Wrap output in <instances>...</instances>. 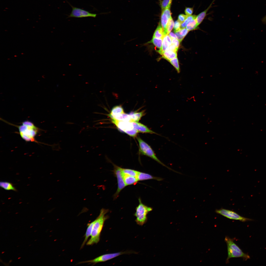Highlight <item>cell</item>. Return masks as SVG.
<instances>
[{"label": "cell", "instance_id": "1", "mask_svg": "<svg viewBox=\"0 0 266 266\" xmlns=\"http://www.w3.org/2000/svg\"><path fill=\"white\" fill-rule=\"evenodd\" d=\"M109 210L104 208L100 210V214L95 219L91 235V237L87 242L88 245H92L97 244L100 241L101 233L105 221L108 218L109 216L105 215L109 212Z\"/></svg>", "mask_w": 266, "mask_h": 266}, {"label": "cell", "instance_id": "2", "mask_svg": "<svg viewBox=\"0 0 266 266\" xmlns=\"http://www.w3.org/2000/svg\"><path fill=\"white\" fill-rule=\"evenodd\" d=\"M18 128L21 137L27 142H37L35 137L39 130V129L32 122L25 120L19 125H15Z\"/></svg>", "mask_w": 266, "mask_h": 266}, {"label": "cell", "instance_id": "3", "mask_svg": "<svg viewBox=\"0 0 266 266\" xmlns=\"http://www.w3.org/2000/svg\"><path fill=\"white\" fill-rule=\"evenodd\" d=\"M234 240L233 239L228 236H226L225 238V241L227 245L228 252L226 263H228L229 259L232 258L241 257L244 260H247L250 259V256L247 254L244 253L234 242Z\"/></svg>", "mask_w": 266, "mask_h": 266}, {"label": "cell", "instance_id": "4", "mask_svg": "<svg viewBox=\"0 0 266 266\" xmlns=\"http://www.w3.org/2000/svg\"><path fill=\"white\" fill-rule=\"evenodd\" d=\"M138 201L139 204L136 208V212L134 215L136 217L135 221L137 224L142 226L147 221V214L152 209L143 204L140 198L138 199Z\"/></svg>", "mask_w": 266, "mask_h": 266}, {"label": "cell", "instance_id": "5", "mask_svg": "<svg viewBox=\"0 0 266 266\" xmlns=\"http://www.w3.org/2000/svg\"><path fill=\"white\" fill-rule=\"evenodd\" d=\"M137 139L139 143V152L141 154L151 158L163 166L166 167L169 169L174 171L166 166L158 158L151 147L147 143L139 137H137Z\"/></svg>", "mask_w": 266, "mask_h": 266}, {"label": "cell", "instance_id": "6", "mask_svg": "<svg viewBox=\"0 0 266 266\" xmlns=\"http://www.w3.org/2000/svg\"><path fill=\"white\" fill-rule=\"evenodd\" d=\"M133 252L126 251L108 253L102 255L91 260L80 262L78 264L88 263L89 264L95 265L100 262H103L113 259L120 255L132 253Z\"/></svg>", "mask_w": 266, "mask_h": 266}, {"label": "cell", "instance_id": "7", "mask_svg": "<svg viewBox=\"0 0 266 266\" xmlns=\"http://www.w3.org/2000/svg\"><path fill=\"white\" fill-rule=\"evenodd\" d=\"M215 212L217 214L231 219L238 220L243 222L252 220L242 216L235 212L223 208L216 209Z\"/></svg>", "mask_w": 266, "mask_h": 266}, {"label": "cell", "instance_id": "8", "mask_svg": "<svg viewBox=\"0 0 266 266\" xmlns=\"http://www.w3.org/2000/svg\"><path fill=\"white\" fill-rule=\"evenodd\" d=\"M115 175L116 178L117 183V188L114 195V199L118 197L120 191L126 186L125 183L122 172V168L115 165L114 170Z\"/></svg>", "mask_w": 266, "mask_h": 266}, {"label": "cell", "instance_id": "9", "mask_svg": "<svg viewBox=\"0 0 266 266\" xmlns=\"http://www.w3.org/2000/svg\"><path fill=\"white\" fill-rule=\"evenodd\" d=\"M68 3L71 7L72 10L71 13L68 16L67 18H83L87 17L95 18L98 15L97 14L92 13L80 8L74 7L69 3Z\"/></svg>", "mask_w": 266, "mask_h": 266}, {"label": "cell", "instance_id": "10", "mask_svg": "<svg viewBox=\"0 0 266 266\" xmlns=\"http://www.w3.org/2000/svg\"><path fill=\"white\" fill-rule=\"evenodd\" d=\"M112 122L120 130L127 134L134 128L131 122L119 121L112 119Z\"/></svg>", "mask_w": 266, "mask_h": 266}, {"label": "cell", "instance_id": "11", "mask_svg": "<svg viewBox=\"0 0 266 266\" xmlns=\"http://www.w3.org/2000/svg\"><path fill=\"white\" fill-rule=\"evenodd\" d=\"M170 8H167L162 10L161 16V25L165 35L167 34V27L168 24L172 17Z\"/></svg>", "mask_w": 266, "mask_h": 266}, {"label": "cell", "instance_id": "12", "mask_svg": "<svg viewBox=\"0 0 266 266\" xmlns=\"http://www.w3.org/2000/svg\"><path fill=\"white\" fill-rule=\"evenodd\" d=\"M131 122L133 128L136 130L138 132L155 134L159 135L143 124L136 122L132 121Z\"/></svg>", "mask_w": 266, "mask_h": 266}, {"label": "cell", "instance_id": "13", "mask_svg": "<svg viewBox=\"0 0 266 266\" xmlns=\"http://www.w3.org/2000/svg\"><path fill=\"white\" fill-rule=\"evenodd\" d=\"M136 177L138 181L150 179L161 181L163 179L161 178L154 177L149 174L139 171H138Z\"/></svg>", "mask_w": 266, "mask_h": 266}, {"label": "cell", "instance_id": "14", "mask_svg": "<svg viewBox=\"0 0 266 266\" xmlns=\"http://www.w3.org/2000/svg\"><path fill=\"white\" fill-rule=\"evenodd\" d=\"M95 220L90 223L88 224L85 233V238L81 247V249L83 248L87 242L89 237L91 235L92 230Z\"/></svg>", "mask_w": 266, "mask_h": 266}, {"label": "cell", "instance_id": "15", "mask_svg": "<svg viewBox=\"0 0 266 266\" xmlns=\"http://www.w3.org/2000/svg\"><path fill=\"white\" fill-rule=\"evenodd\" d=\"M124 113V112L122 107L120 105H117L112 108L108 116L111 119L116 115Z\"/></svg>", "mask_w": 266, "mask_h": 266}, {"label": "cell", "instance_id": "16", "mask_svg": "<svg viewBox=\"0 0 266 266\" xmlns=\"http://www.w3.org/2000/svg\"><path fill=\"white\" fill-rule=\"evenodd\" d=\"M161 55L164 59L169 61L177 57V52L169 50L163 52Z\"/></svg>", "mask_w": 266, "mask_h": 266}, {"label": "cell", "instance_id": "17", "mask_svg": "<svg viewBox=\"0 0 266 266\" xmlns=\"http://www.w3.org/2000/svg\"><path fill=\"white\" fill-rule=\"evenodd\" d=\"M215 0H213L211 4L205 10L201 12L196 16V20L198 25V26L203 21L205 17L207 12L211 7L213 2Z\"/></svg>", "mask_w": 266, "mask_h": 266}, {"label": "cell", "instance_id": "18", "mask_svg": "<svg viewBox=\"0 0 266 266\" xmlns=\"http://www.w3.org/2000/svg\"><path fill=\"white\" fill-rule=\"evenodd\" d=\"M123 176L124 182L126 186L136 184L138 181L136 177L124 175H123Z\"/></svg>", "mask_w": 266, "mask_h": 266}, {"label": "cell", "instance_id": "19", "mask_svg": "<svg viewBox=\"0 0 266 266\" xmlns=\"http://www.w3.org/2000/svg\"><path fill=\"white\" fill-rule=\"evenodd\" d=\"M130 116L132 121L138 122L142 116H144L145 113L144 111L140 112H132L129 114Z\"/></svg>", "mask_w": 266, "mask_h": 266}, {"label": "cell", "instance_id": "20", "mask_svg": "<svg viewBox=\"0 0 266 266\" xmlns=\"http://www.w3.org/2000/svg\"><path fill=\"white\" fill-rule=\"evenodd\" d=\"M111 119L125 121H132L130 115L124 113L116 115Z\"/></svg>", "mask_w": 266, "mask_h": 266}, {"label": "cell", "instance_id": "21", "mask_svg": "<svg viewBox=\"0 0 266 266\" xmlns=\"http://www.w3.org/2000/svg\"><path fill=\"white\" fill-rule=\"evenodd\" d=\"M0 186L2 188L7 190H12L15 191H17L13 184L9 182L1 181L0 182Z\"/></svg>", "mask_w": 266, "mask_h": 266}, {"label": "cell", "instance_id": "22", "mask_svg": "<svg viewBox=\"0 0 266 266\" xmlns=\"http://www.w3.org/2000/svg\"><path fill=\"white\" fill-rule=\"evenodd\" d=\"M165 35L163 28L160 23L155 30L153 36L157 38L163 39Z\"/></svg>", "mask_w": 266, "mask_h": 266}, {"label": "cell", "instance_id": "23", "mask_svg": "<svg viewBox=\"0 0 266 266\" xmlns=\"http://www.w3.org/2000/svg\"><path fill=\"white\" fill-rule=\"evenodd\" d=\"M163 39L156 38L153 36L151 40L146 44L152 43L157 48L161 50L162 49Z\"/></svg>", "mask_w": 266, "mask_h": 266}, {"label": "cell", "instance_id": "24", "mask_svg": "<svg viewBox=\"0 0 266 266\" xmlns=\"http://www.w3.org/2000/svg\"><path fill=\"white\" fill-rule=\"evenodd\" d=\"M122 172L123 175L136 177L138 171L131 169L122 168Z\"/></svg>", "mask_w": 266, "mask_h": 266}, {"label": "cell", "instance_id": "25", "mask_svg": "<svg viewBox=\"0 0 266 266\" xmlns=\"http://www.w3.org/2000/svg\"><path fill=\"white\" fill-rule=\"evenodd\" d=\"M198 26L196 18L187 23L186 26V28L189 31L197 29Z\"/></svg>", "mask_w": 266, "mask_h": 266}, {"label": "cell", "instance_id": "26", "mask_svg": "<svg viewBox=\"0 0 266 266\" xmlns=\"http://www.w3.org/2000/svg\"><path fill=\"white\" fill-rule=\"evenodd\" d=\"M169 46L165 35L163 39L161 50H159L158 51L161 54L163 52L169 50Z\"/></svg>", "mask_w": 266, "mask_h": 266}, {"label": "cell", "instance_id": "27", "mask_svg": "<svg viewBox=\"0 0 266 266\" xmlns=\"http://www.w3.org/2000/svg\"><path fill=\"white\" fill-rule=\"evenodd\" d=\"M172 0H163L161 3L162 10L170 8Z\"/></svg>", "mask_w": 266, "mask_h": 266}, {"label": "cell", "instance_id": "28", "mask_svg": "<svg viewBox=\"0 0 266 266\" xmlns=\"http://www.w3.org/2000/svg\"><path fill=\"white\" fill-rule=\"evenodd\" d=\"M170 63L175 68L178 73L180 72V69L177 57L170 60L169 61Z\"/></svg>", "mask_w": 266, "mask_h": 266}, {"label": "cell", "instance_id": "29", "mask_svg": "<svg viewBox=\"0 0 266 266\" xmlns=\"http://www.w3.org/2000/svg\"><path fill=\"white\" fill-rule=\"evenodd\" d=\"M196 16L195 15H191L188 16L185 20L181 24V28H185L187 23L189 21L196 18Z\"/></svg>", "mask_w": 266, "mask_h": 266}, {"label": "cell", "instance_id": "30", "mask_svg": "<svg viewBox=\"0 0 266 266\" xmlns=\"http://www.w3.org/2000/svg\"><path fill=\"white\" fill-rule=\"evenodd\" d=\"M174 21L171 17L169 20L167 27V34H168L172 29L174 26Z\"/></svg>", "mask_w": 266, "mask_h": 266}, {"label": "cell", "instance_id": "31", "mask_svg": "<svg viewBox=\"0 0 266 266\" xmlns=\"http://www.w3.org/2000/svg\"><path fill=\"white\" fill-rule=\"evenodd\" d=\"M177 31L178 32L179 34L183 38L186 35L189 31L185 28H181L179 30Z\"/></svg>", "mask_w": 266, "mask_h": 266}, {"label": "cell", "instance_id": "32", "mask_svg": "<svg viewBox=\"0 0 266 266\" xmlns=\"http://www.w3.org/2000/svg\"><path fill=\"white\" fill-rule=\"evenodd\" d=\"M181 23L178 20L176 21L174 24V32L179 30L181 28Z\"/></svg>", "mask_w": 266, "mask_h": 266}, {"label": "cell", "instance_id": "33", "mask_svg": "<svg viewBox=\"0 0 266 266\" xmlns=\"http://www.w3.org/2000/svg\"><path fill=\"white\" fill-rule=\"evenodd\" d=\"M187 16L183 14H180L179 15L178 17V20L181 23L183 22L186 19Z\"/></svg>", "mask_w": 266, "mask_h": 266}, {"label": "cell", "instance_id": "34", "mask_svg": "<svg viewBox=\"0 0 266 266\" xmlns=\"http://www.w3.org/2000/svg\"><path fill=\"white\" fill-rule=\"evenodd\" d=\"M193 12V9L192 8L186 7L185 10V13L187 16L192 15Z\"/></svg>", "mask_w": 266, "mask_h": 266}, {"label": "cell", "instance_id": "35", "mask_svg": "<svg viewBox=\"0 0 266 266\" xmlns=\"http://www.w3.org/2000/svg\"><path fill=\"white\" fill-rule=\"evenodd\" d=\"M171 39L172 44L174 45L178 49L180 42L177 39L172 38Z\"/></svg>", "mask_w": 266, "mask_h": 266}, {"label": "cell", "instance_id": "36", "mask_svg": "<svg viewBox=\"0 0 266 266\" xmlns=\"http://www.w3.org/2000/svg\"><path fill=\"white\" fill-rule=\"evenodd\" d=\"M178 50V49L176 48V47L172 44L169 46V50H171L177 52Z\"/></svg>", "mask_w": 266, "mask_h": 266}, {"label": "cell", "instance_id": "37", "mask_svg": "<svg viewBox=\"0 0 266 266\" xmlns=\"http://www.w3.org/2000/svg\"><path fill=\"white\" fill-rule=\"evenodd\" d=\"M165 36L168 45L169 46H170L172 44L171 39L168 34H166L165 35Z\"/></svg>", "mask_w": 266, "mask_h": 266}, {"label": "cell", "instance_id": "38", "mask_svg": "<svg viewBox=\"0 0 266 266\" xmlns=\"http://www.w3.org/2000/svg\"><path fill=\"white\" fill-rule=\"evenodd\" d=\"M168 34L171 39L172 38L177 39L176 35L172 32H170Z\"/></svg>", "mask_w": 266, "mask_h": 266}, {"label": "cell", "instance_id": "39", "mask_svg": "<svg viewBox=\"0 0 266 266\" xmlns=\"http://www.w3.org/2000/svg\"><path fill=\"white\" fill-rule=\"evenodd\" d=\"M262 21L264 23H266V15L262 19Z\"/></svg>", "mask_w": 266, "mask_h": 266}, {"label": "cell", "instance_id": "40", "mask_svg": "<svg viewBox=\"0 0 266 266\" xmlns=\"http://www.w3.org/2000/svg\"><path fill=\"white\" fill-rule=\"evenodd\" d=\"M12 261V260H10L9 261V263H10Z\"/></svg>", "mask_w": 266, "mask_h": 266}, {"label": "cell", "instance_id": "41", "mask_svg": "<svg viewBox=\"0 0 266 266\" xmlns=\"http://www.w3.org/2000/svg\"><path fill=\"white\" fill-rule=\"evenodd\" d=\"M4 252H5L4 251H2V252H1V253L3 254V253H4Z\"/></svg>", "mask_w": 266, "mask_h": 266}, {"label": "cell", "instance_id": "42", "mask_svg": "<svg viewBox=\"0 0 266 266\" xmlns=\"http://www.w3.org/2000/svg\"><path fill=\"white\" fill-rule=\"evenodd\" d=\"M21 258L20 257H19L18 258V259H19Z\"/></svg>", "mask_w": 266, "mask_h": 266}, {"label": "cell", "instance_id": "43", "mask_svg": "<svg viewBox=\"0 0 266 266\" xmlns=\"http://www.w3.org/2000/svg\"><path fill=\"white\" fill-rule=\"evenodd\" d=\"M33 227V226H31V227H30V228H32V227Z\"/></svg>", "mask_w": 266, "mask_h": 266}, {"label": "cell", "instance_id": "44", "mask_svg": "<svg viewBox=\"0 0 266 266\" xmlns=\"http://www.w3.org/2000/svg\"><path fill=\"white\" fill-rule=\"evenodd\" d=\"M36 231H36V230H35V231H34V232H36Z\"/></svg>", "mask_w": 266, "mask_h": 266}, {"label": "cell", "instance_id": "45", "mask_svg": "<svg viewBox=\"0 0 266 266\" xmlns=\"http://www.w3.org/2000/svg\"><path fill=\"white\" fill-rule=\"evenodd\" d=\"M37 240V239H36V240H34V241H36Z\"/></svg>", "mask_w": 266, "mask_h": 266}, {"label": "cell", "instance_id": "46", "mask_svg": "<svg viewBox=\"0 0 266 266\" xmlns=\"http://www.w3.org/2000/svg\"><path fill=\"white\" fill-rule=\"evenodd\" d=\"M31 245H29V246H31Z\"/></svg>", "mask_w": 266, "mask_h": 266}, {"label": "cell", "instance_id": "47", "mask_svg": "<svg viewBox=\"0 0 266 266\" xmlns=\"http://www.w3.org/2000/svg\"><path fill=\"white\" fill-rule=\"evenodd\" d=\"M37 224H36V225H37Z\"/></svg>", "mask_w": 266, "mask_h": 266}, {"label": "cell", "instance_id": "48", "mask_svg": "<svg viewBox=\"0 0 266 266\" xmlns=\"http://www.w3.org/2000/svg\"><path fill=\"white\" fill-rule=\"evenodd\" d=\"M19 246H17V247H18Z\"/></svg>", "mask_w": 266, "mask_h": 266}, {"label": "cell", "instance_id": "49", "mask_svg": "<svg viewBox=\"0 0 266 266\" xmlns=\"http://www.w3.org/2000/svg\"><path fill=\"white\" fill-rule=\"evenodd\" d=\"M43 218H42V219H43Z\"/></svg>", "mask_w": 266, "mask_h": 266}]
</instances>
